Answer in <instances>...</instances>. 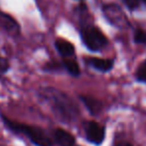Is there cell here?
I'll return each instance as SVG.
<instances>
[{
  "mask_svg": "<svg viewBox=\"0 0 146 146\" xmlns=\"http://www.w3.org/2000/svg\"><path fill=\"white\" fill-rule=\"evenodd\" d=\"M40 95L48 102L53 111L62 120L71 121L79 114V109L75 102L61 90L53 87L43 88L40 90Z\"/></svg>",
  "mask_w": 146,
  "mask_h": 146,
  "instance_id": "1",
  "label": "cell"
},
{
  "mask_svg": "<svg viewBox=\"0 0 146 146\" xmlns=\"http://www.w3.org/2000/svg\"><path fill=\"white\" fill-rule=\"evenodd\" d=\"M3 122L5 126L9 130L14 133L23 134L25 135L34 145L36 146H53V141L48 135L44 132V130L40 127L32 125H27L24 123H19L16 121H12L9 118L2 116Z\"/></svg>",
  "mask_w": 146,
  "mask_h": 146,
  "instance_id": "2",
  "label": "cell"
},
{
  "mask_svg": "<svg viewBox=\"0 0 146 146\" xmlns=\"http://www.w3.org/2000/svg\"><path fill=\"white\" fill-rule=\"evenodd\" d=\"M80 35L84 45L91 51H99L108 44L107 37L94 25H83L80 29Z\"/></svg>",
  "mask_w": 146,
  "mask_h": 146,
  "instance_id": "3",
  "label": "cell"
},
{
  "mask_svg": "<svg viewBox=\"0 0 146 146\" xmlns=\"http://www.w3.org/2000/svg\"><path fill=\"white\" fill-rule=\"evenodd\" d=\"M102 12L106 20L116 28L125 29L129 26V20L119 5L114 3L106 4L102 7Z\"/></svg>",
  "mask_w": 146,
  "mask_h": 146,
  "instance_id": "4",
  "label": "cell"
},
{
  "mask_svg": "<svg viewBox=\"0 0 146 146\" xmlns=\"http://www.w3.org/2000/svg\"><path fill=\"white\" fill-rule=\"evenodd\" d=\"M84 131L89 142L100 145L105 138V128L95 121H88L84 123Z\"/></svg>",
  "mask_w": 146,
  "mask_h": 146,
  "instance_id": "5",
  "label": "cell"
},
{
  "mask_svg": "<svg viewBox=\"0 0 146 146\" xmlns=\"http://www.w3.org/2000/svg\"><path fill=\"white\" fill-rule=\"evenodd\" d=\"M0 27L8 34L17 36L20 34V25L11 15L0 11Z\"/></svg>",
  "mask_w": 146,
  "mask_h": 146,
  "instance_id": "6",
  "label": "cell"
},
{
  "mask_svg": "<svg viewBox=\"0 0 146 146\" xmlns=\"http://www.w3.org/2000/svg\"><path fill=\"white\" fill-rule=\"evenodd\" d=\"M86 63L100 71V72H108L110 71L114 66V60L113 59H105V58H97V57H89L85 59Z\"/></svg>",
  "mask_w": 146,
  "mask_h": 146,
  "instance_id": "7",
  "label": "cell"
},
{
  "mask_svg": "<svg viewBox=\"0 0 146 146\" xmlns=\"http://www.w3.org/2000/svg\"><path fill=\"white\" fill-rule=\"evenodd\" d=\"M53 135H54L55 142L58 146H76L74 136L62 128L55 129Z\"/></svg>",
  "mask_w": 146,
  "mask_h": 146,
  "instance_id": "8",
  "label": "cell"
},
{
  "mask_svg": "<svg viewBox=\"0 0 146 146\" xmlns=\"http://www.w3.org/2000/svg\"><path fill=\"white\" fill-rule=\"evenodd\" d=\"M55 47H56L58 53L65 59L71 58L75 54V47L69 41L65 39L59 38L55 41Z\"/></svg>",
  "mask_w": 146,
  "mask_h": 146,
  "instance_id": "9",
  "label": "cell"
},
{
  "mask_svg": "<svg viewBox=\"0 0 146 146\" xmlns=\"http://www.w3.org/2000/svg\"><path fill=\"white\" fill-rule=\"evenodd\" d=\"M79 99L81 100V102L84 104V106L87 108V110L92 115H96V114H98L102 110V107H103L102 102L99 101L98 99H96V98L92 97V96L80 95Z\"/></svg>",
  "mask_w": 146,
  "mask_h": 146,
  "instance_id": "10",
  "label": "cell"
},
{
  "mask_svg": "<svg viewBox=\"0 0 146 146\" xmlns=\"http://www.w3.org/2000/svg\"><path fill=\"white\" fill-rule=\"evenodd\" d=\"M63 66L70 75L74 76V77H78L80 75V68L75 60H72L71 58L64 59L63 60Z\"/></svg>",
  "mask_w": 146,
  "mask_h": 146,
  "instance_id": "11",
  "label": "cell"
},
{
  "mask_svg": "<svg viewBox=\"0 0 146 146\" xmlns=\"http://www.w3.org/2000/svg\"><path fill=\"white\" fill-rule=\"evenodd\" d=\"M130 11H136L146 6V0H122Z\"/></svg>",
  "mask_w": 146,
  "mask_h": 146,
  "instance_id": "12",
  "label": "cell"
},
{
  "mask_svg": "<svg viewBox=\"0 0 146 146\" xmlns=\"http://www.w3.org/2000/svg\"><path fill=\"white\" fill-rule=\"evenodd\" d=\"M133 41L138 45H146V31L142 28H137L134 31Z\"/></svg>",
  "mask_w": 146,
  "mask_h": 146,
  "instance_id": "13",
  "label": "cell"
},
{
  "mask_svg": "<svg viewBox=\"0 0 146 146\" xmlns=\"http://www.w3.org/2000/svg\"><path fill=\"white\" fill-rule=\"evenodd\" d=\"M135 78L137 81L146 83V59L139 65L135 72Z\"/></svg>",
  "mask_w": 146,
  "mask_h": 146,
  "instance_id": "14",
  "label": "cell"
},
{
  "mask_svg": "<svg viewBox=\"0 0 146 146\" xmlns=\"http://www.w3.org/2000/svg\"><path fill=\"white\" fill-rule=\"evenodd\" d=\"M9 62L6 58L0 56V76L4 75L5 73H7V71L9 70Z\"/></svg>",
  "mask_w": 146,
  "mask_h": 146,
  "instance_id": "15",
  "label": "cell"
},
{
  "mask_svg": "<svg viewBox=\"0 0 146 146\" xmlns=\"http://www.w3.org/2000/svg\"><path fill=\"white\" fill-rule=\"evenodd\" d=\"M115 146H132V145L130 143H128V142L122 141V142H119V143H117Z\"/></svg>",
  "mask_w": 146,
  "mask_h": 146,
  "instance_id": "16",
  "label": "cell"
}]
</instances>
